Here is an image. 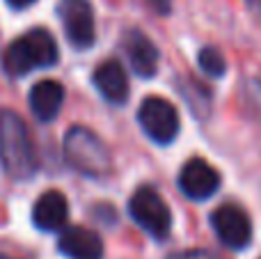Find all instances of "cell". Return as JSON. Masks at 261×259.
I'll return each mask as SVG.
<instances>
[{"label": "cell", "mask_w": 261, "mask_h": 259, "mask_svg": "<svg viewBox=\"0 0 261 259\" xmlns=\"http://www.w3.org/2000/svg\"><path fill=\"white\" fill-rule=\"evenodd\" d=\"M0 165L14 182H25L37 172L30 131L14 110H0Z\"/></svg>", "instance_id": "cell-1"}, {"label": "cell", "mask_w": 261, "mask_h": 259, "mask_svg": "<svg viewBox=\"0 0 261 259\" xmlns=\"http://www.w3.org/2000/svg\"><path fill=\"white\" fill-rule=\"evenodd\" d=\"M60 60L55 37L46 28H35L9 41L3 50V69L12 78L28 76L35 69H48Z\"/></svg>", "instance_id": "cell-2"}, {"label": "cell", "mask_w": 261, "mask_h": 259, "mask_svg": "<svg viewBox=\"0 0 261 259\" xmlns=\"http://www.w3.org/2000/svg\"><path fill=\"white\" fill-rule=\"evenodd\" d=\"M62 151L67 163L83 177L101 179L113 170V156H110L108 145L87 126L69 128L64 133Z\"/></svg>", "instance_id": "cell-3"}, {"label": "cell", "mask_w": 261, "mask_h": 259, "mask_svg": "<svg viewBox=\"0 0 261 259\" xmlns=\"http://www.w3.org/2000/svg\"><path fill=\"white\" fill-rule=\"evenodd\" d=\"M128 214L140 229L163 241L172 229V214L156 188L140 186L128 200Z\"/></svg>", "instance_id": "cell-4"}, {"label": "cell", "mask_w": 261, "mask_h": 259, "mask_svg": "<svg viewBox=\"0 0 261 259\" xmlns=\"http://www.w3.org/2000/svg\"><path fill=\"white\" fill-rule=\"evenodd\" d=\"M138 122L144 136L156 145H170L179 136L181 119L176 108L163 96H147L138 108Z\"/></svg>", "instance_id": "cell-5"}, {"label": "cell", "mask_w": 261, "mask_h": 259, "mask_svg": "<svg viewBox=\"0 0 261 259\" xmlns=\"http://www.w3.org/2000/svg\"><path fill=\"white\" fill-rule=\"evenodd\" d=\"M58 16L62 21L64 35L69 44L78 50H87L96 41V23L94 9L90 0H60Z\"/></svg>", "instance_id": "cell-6"}, {"label": "cell", "mask_w": 261, "mask_h": 259, "mask_svg": "<svg viewBox=\"0 0 261 259\" xmlns=\"http://www.w3.org/2000/svg\"><path fill=\"white\" fill-rule=\"evenodd\" d=\"M211 227L222 246L243 250L252 241V223L245 209L239 204H222L211 214Z\"/></svg>", "instance_id": "cell-7"}, {"label": "cell", "mask_w": 261, "mask_h": 259, "mask_svg": "<svg viewBox=\"0 0 261 259\" xmlns=\"http://www.w3.org/2000/svg\"><path fill=\"white\" fill-rule=\"evenodd\" d=\"M220 188V172L204 159H190L179 172V191L188 200L204 202Z\"/></svg>", "instance_id": "cell-8"}, {"label": "cell", "mask_w": 261, "mask_h": 259, "mask_svg": "<svg viewBox=\"0 0 261 259\" xmlns=\"http://www.w3.org/2000/svg\"><path fill=\"white\" fill-rule=\"evenodd\" d=\"M122 48L126 55L133 73H138L140 78H151L158 71V48L142 30L133 28L126 30L122 37Z\"/></svg>", "instance_id": "cell-9"}, {"label": "cell", "mask_w": 261, "mask_h": 259, "mask_svg": "<svg viewBox=\"0 0 261 259\" xmlns=\"http://www.w3.org/2000/svg\"><path fill=\"white\" fill-rule=\"evenodd\" d=\"M69 202L62 191H46L32 206V223L41 232H58L67 225Z\"/></svg>", "instance_id": "cell-10"}, {"label": "cell", "mask_w": 261, "mask_h": 259, "mask_svg": "<svg viewBox=\"0 0 261 259\" xmlns=\"http://www.w3.org/2000/svg\"><path fill=\"white\" fill-rule=\"evenodd\" d=\"M58 250L67 259H103V241L87 227H67L58 239Z\"/></svg>", "instance_id": "cell-11"}, {"label": "cell", "mask_w": 261, "mask_h": 259, "mask_svg": "<svg viewBox=\"0 0 261 259\" xmlns=\"http://www.w3.org/2000/svg\"><path fill=\"white\" fill-rule=\"evenodd\" d=\"M92 81H94L96 90L101 92V96H103L106 101H110V103L119 106L128 99V76L119 60H115V58L103 60V62L94 69Z\"/></svg>", "instance_id": "cell-12"}, {"label": "cell", "mask_w": 261, "mask_h": 259, "mask_svg": "<svg viewBox=\"0 0 261 259\" xmlns=\"http://www.w3.org/2000/svg\"><path fill=\"white\" fill-rule=\"evenodd\" d=\"M28 101H30L32 115H35L39 122H44V124L53 122V119L60 115L62 103H64V87H62V83L50 81V78L35 83V85H32V90H30Z\"/></svg>", "instance_id": "cell-13"}, {"label": "cell", "mask_w": 261, "mask_h": 259, "mask_svg": "<svg viewBox=\"0 0 261 259\" xmlns=\"http://www.w3.org/2000/svg\"><path fill=\"white\" fill-rule=\"evenodd\" d=\"M197 64H199V69L211 78H222L227 71V60L216 46H204L197 55Z\"/></svg>", "instance_id": "cell-14"}, {"label": "cell", "mask_w": 261, "mask_h": 259, "mask_svg": "<svg viewBox=\"0 0 261 259\" xmlns=\"http://www.w3.org/2000/svg\"><path fill=\"white\" fill-rule=\"evenodd\" d=\"M167 259H225L213 250H204V248H190V250H179L172 252Z\"/></svg>", "instance_id": "cell-15"}, {"label": "cell", "mask_w": 261, "mask_h": 259, "mask_svg": "<svg viewBox=\"0 0 261 259\" xmlns=\"http://www.w3.org/2000/svg\"><path fill=\"white\" fill-rule=\"evenodd\" d=\"M158 14H167L170 12V0H147Z\"/></svg>", "instance_id": "cell-16"}, {"label": "cell", "mask_w": 261, "mask_h": 259, "mask_svg": "<svg viewBox=\"0 0 261 259\" xmlns=\"http://www.w3.org/2000/svg\"><path fill=\"white\" fill-rule=\"evenodd\" d=\"M5 3L12 9H25V7H30V5H35L37 0H5Z\"/></svg>", "instance_id": "cell-17"}, {"label": "cell", "mask_w": 261, "mask_h": 259, "mask_svg": "<svg viewBox=\"0 0 261 259\" xmlns=\"http://www.w3.org/2000/svg\"><path fill=\"white\" fill-rule=\"evenodd\" d=\"M250 5H252L257 12H261V0H250Z\"/></svg>", "instance_id": "cell-18"}, {"label": "cell", "mask_w": 261, "mask_h": 259, "mask_svg": "<svg viewBox=\"0 0 261 259\" xmlns=\"http://www.w3.org/2000/svg\"><path fill=\"white\" fill-rule=\"evenodd\" d=\"M0 259H12V257H7V255H0Z\"/></svg>", "instance_id": "cell-19"}]
</instances>
